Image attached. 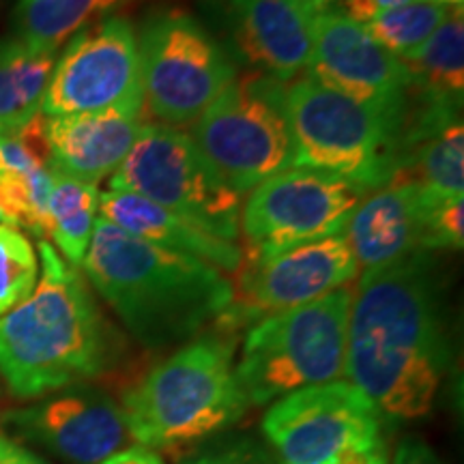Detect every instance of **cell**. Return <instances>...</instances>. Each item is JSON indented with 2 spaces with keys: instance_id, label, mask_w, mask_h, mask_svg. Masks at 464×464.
<instances>
[{
  "instance_id": "obj_35",
  "label": "cell",
  "mask_w": 464,
  "mask_h": 464,
  "mask_svg": "<svg viewBox=\"0 0 464 464\" xmlns=\"http://www.w3.org/2000/svg\"><path fill=\"white\" fill-rule=\"evenodd\" d=\"M307 3H310V7L314 11H323L327 9L329 3H334V0H307Z\"/></svg>"
},
{
  "instance_id": "obj_28",
  "label": "cell",
  "mask_w": 464,
  "mask_h": 464,
  "mask_svg": "<svg viewBox=\"0 0 464 464\" xmlns=\"http://www.w3.org/2000/svg\"><path fill=\"white\" fill-rule=\"evenodd\" d=\"M188 464H280L274 451L252 439H239L207 451Z\"/></svg>"
},
{
  "instance_id": "obj_5",
  "label": "cell",
  "mask_w": 464,
  "mask_h": 464,
  "mask_svg": "<svg viewBox=\"0 0 464 464\" xmlns=\"http://www.w3.org/2000/svg\"><path fill=\"white\" fill-rule=\"evenodd\" d=\"M295 166L381 189L402 166L404 112H392L324 89L310 75L286 86Z\"/></svg>"
},
{
  "instance_id": "obj_14",
  "label": "cell",
  "mask_w": 464,
  "mask_h": 464,
  "mask_svg": "<svg viewBox=\"0 0 464 464\" xmlns=\"http://www.w3.org/2000/svg\"><path fill=\"white\" fill-rule=\"evenodd\" d=\"M310 78L351 100L404 112L411 78L404 63L385 50L342 11L323 9L314 17Z\"/></svg>"
},
{
  "instance_id": "obj_33",
  "label": "cell",
  "mask_w": 464,
  "mask_h": 464,
  "mask_svg": "<svg viewBox=\"0 0 464 464\" xmlns=\"http://www.w3.org/2000/svg\"><path fill=\"white\" fill-rule=\"evenodd\" d=\"M102 464H164L158 454L144 448H125Z\"/></svg>"
},
{
  "instance_id": "obj_23",
  "label": "cell",
  "mask_w": 464,
  "mask_h": 464,
  "mask_svg": "<svg viewBox=\"0 0 464 464\" xmlns=\"http://www.w3.org/2000/svg\"><path fill=\"white\" fill-rule=\"evenodd\" d=\"M97 208H100L97 185L69 179L65 174L52 170L48 200L50 237L72 266L82 265L97 222Z\"/></svg>"
},
{
  "instance_id": "obj_4",
  "label": "cell",
  "mask_w": 464,
  "mask_h": 464,
  "mask_svg": "<svg viewBox=\"0 0 464 464\" xmlns=\"http://www.w3.org/2000/svg\"><path fill=\"white\" fill-rule=\"evenodd\" d=\"M232 357V332H211L155 365L121 400L130 437L144 450H166L239 421L249 402Z\"/></svg>"
},
{
  "instance_id": "obj_21",
  "label": "cell",
  "mask_w": 464,
  "mask_h": 464,
  "mask_svg": "<svg viewBox=\"0 0 464 464\" xmlns=\"http://www.w3.org/2000/svg\"><path fill=\"white\" fill-rule=\"evenodd\" d=\"M56 54L0 44V136H11L42 112Z\"/></svg>"
},
{
  "instance_id": "obj_19",
  "label": "cell",
  "mask_w": 464,
  "mask_h": 464,
  "mask_svg": "<svg viewBox=\"0 0 464 464\" xmlns=\"http://www.w3.org/2000/svg\"><path fill=\"white\" fill-rule=\"evenodd\" d=\"M100 211L103 219L138 237V239L170 249V252L200 258L218 266L219 271L235 274L241 265L243 252L239 247L194 228L181 218L166 211L164 207L155 205V202L142 198V196L108 189L100 194Z\"/></svg>"
},
{
  "instance_id": "obj_11",
  "label": "cell",
  "mask_w": 464,
  "mask_h": 464,
  "mask_svg": "<svg viewBox=\"0 0 464 464\" xmlns=\"http://www.w3.org/2000/svg\"><path fill=\"white\" fill-rule=\"evenodd\" d=\"M142 106L136 33L125 17H106L73 34L52 72L42 112L50 119L106 110L140 116Z\"/></svg>"
},
{
  "instance_id": "obj_2",
  "label": "cell",
  "mask_w": 464,
  "mask_h": 464,
  "mask_svg": "<svg viewBox=\"0 0 464 464\" xmlns=\"http://www.w3.org/2000/svg\"><path fill=\"white\" fill-rule=\"evenodd\" d=\"M82 265L92 288L147 348L196 338L235 297L218 266L138 239L103 218H97Z\"/></svg>"
},
{
  "instance_id": "obj_25",
  "label": "cell",
  "mask_w": 464,
  "mask_h": 464,
  "mask_svg": "<svg viewBox=\"0 0 464 464\" xmlns=\"http://www.w3.org/2000/svg\"><path fill=\"white\" fill-rule=\"evenodd\" d=\"M448 5L434 0H420L406 7L385 9L365 26L382 48L390 50L398 58H404L420 50L437 28L448 20Z\"/></svg>"
},
{
  "instance_id": "obj_16",
  "label": "cell",
  "mask_w": 464,
  "mask_h": 464,
  "mask_svg": "<svg viewBox=\"0 0 464 464\" xmlns=\"http://www.w3.org/2000/svg\"><path fill=\"white\" fill-rule=\"evenodd\" d=\"M439 198L443 196L417 183H390L363 200L344 230L359 269L370 271L421 249L428 252V218Z\"/></svg>"
},
{
  "instance_id": "obj_24",
  "label": "cell",
  "mask_w": 464,
  "mask_h": 464,
  "mask_svg": "<svg viewBox=\"0 0 464 464\" xmlns=\"http://www.w3.org/2000/svg\"><path fill=\"white\" fill-rule=\"evenodd\" d=\"M390 183H417L432 194L451 198L464 191V127L462 119L420 144L402 161ZM387 183V185H390Z\"/></svg>"
},
{
  "instance_id": "obj_30",
  "label": "cell",
  "mask_w": 464,
  "mask_h": 464,
  "mask_svg": "<svg viewBox=\"0 0 464 464\" xmlns=\"http://www.w3.org/2000/svg\"><path fill=\"white\" fill-rule=\"evenodd\" d=\"M324 464H387V456L382 445H376V448L342 451Z\"/></svg>"
},
{
  "instance_id": "obj_32",
  "label": "cell",
  "mask_w": 464,
  "mask_h": 464,
  "mask_svg": "<svg viewBox=\"0 0 464 464\" xmlns=\"http://www.w3.org/2000/svg\"><path fill=\"white\" fill-rule=\"evenodd\" d=\"M0 462L3 464H44L31 451L20 448L14 440L0 437Z\"/></svg>"
},
{
  "instance_id": "obj_13",
  "label": "cell",
  "mask_w": 464,
  "mask_h": 464,
  "mask_svg": "<svg viewBox=\"0 0 464 464\" xmlns=\"http://www.w3.org/2000/svg\"><path fill=\"white\" fill-rule=\"evenodd\" d=\"M235 297L219 316L224 324L247 323L256 314L305 305L346 286L359 274V265L344 235L304 243L274 256H241Z\"/></svg>"
},
{
  "instance_id": "obj_29",
  "label": "cell",
  "mask_w": 464,
  "mask_h": 464,
  "mask_svg": "<svg viewBox=\"0 0 464 464\" xmlns=\"http://www.w3.org/2000/svg\"><path fill=\"white\" fill-rule=\"evenodd\" d=\"M390 464H440V460L421 439H404L393 451Z\"/></svg>"
},
{
  "instance_id": "obj_36",
  "label": "cell",
  "mask_w": 464,
  "mask_h": 464,
  "mask_svg": "<svg viewBox=\"0 0 464 464\" xmlns=\"http://www.w3.org/2000/svg\"><path fill=\"white\" fill-rule=\"evenodd\" d=\"M434 3H440V5H460L462 3V0H434Z\"/></svg>"
},
{
  "instance_id": "obj_8",
  "label": "cell",
  "mask_w": 464,
  "mask_h": 464,
  "mask_svg": "<svg viewBox=\"0 0 464 464\" xmlns=\"http://www.w3.org/2000/svg\"><path fill=\"white\" fill-rule=\"evenodd\" d=\"M110 189L142 196L216 239L239 237L241 196L177 127L142 125Z\"/></svg>"
},
{
  "instance_id": "obj_37",
  "label": "cell",
  "mask_w": 464,
  "mask_h": 464,
  "mask_svg": "<svg viewBox=\"0 0 464 464\" xmlns=\"http://www.w3.org/2000/svg\"><path fill=\"white\" fill-rule=\"evenodd\" d=\"M0 226H7V224H5V218H3V213H0Z\"/></svg>"
},
{
  "instance_id": "obj_7",
  "label": "cell",
  "mask_w": 464,
  "mask_h": 464,
  "mask_svg": "<svg viewBox=\"0 0 464 464\" xmlns=\"http://www.w3.org/2000/svg\"><path fill=\"white\" fill-rule=\"evenodd\" d=\"M191 138L226 185L249 194L295 166L286 82L260 69L235 75L196 119Z\"/></svg>"
},
{
  "instance_id": "obj_38",
  "label": "cell",
  "mask_w": 464,
  "mask_h": 464,
  "mask_svg": "<svg viewBox=\"0 0 464 464\" xmlns=\"http://www.w3.org/2000/svg\"><path fill=\"white\" fill-rule=\"evenodd\" d=\"M0 464H3V462H0Z\"/></svg>"
},
{
  "instance_id": "obj_12",
  "label": "cell",
  "mask_w": 464,
  "mask_h": 464,
  "mask_svg": "<svg viewBox=\"0 0 464 464\" xmlns=\"http://www.w3.org/2000/svg\"><path fill=\"white\" fill-rule=\"evenodd\" d=\"M382 417L348 381L312 385L276 400L263 432L280 464H324L342 451L382 445Z\"/></svg>"
},
{
  "instance_id": "obj_34",
  "label": "cell",
  "mask_w": 464,
  "mask_h": 464,
  "mask_svg": "<svg viewBox=\"0 0 464 464\" xmlns=\"http://www.w3.org/2000/svg\"><path fill=\"white\" fill-rule=\"evenodd\" d=\"M376 5H379L381 11L385 9H396V7H406V5H413V3H420V0H374Z\"/></svg>"
},
{
  "instance_id": "obj_3",
  "label": "cell",
  "mask_w": 464,
  "mask_h": 464,
  "mask_svg": "<svg viewBox=\"0 0 464 464\" xmlns=\"http://www.w3.org/2000/svg\"><path fill=\"white\" fill-rule=\"evenodd\" d=\"M42 280L0 316V374L17 398H39L100 376L112 338L91 288L48 241L39 243Z\"/></svg>"
},
{
  "instance_id": "obj_20",
  "label": "cell",
  "mask_w": 464,
  "mask_h": 464,
  "mask_svg": "<svg viewBox=\"0 0 464 464\" xmlns=\"http://www.w3.org/2000/svg\"><path fill=\"white\" fill-rule=\"evenodd\" d=\"M409 72V91L445 106H462L464 89V22L462 9H450L448 20L437 33L415 50L400 58Z\"/></svg>"
},
{
  "instance_id": "obj_26",
  "label": "cell",
  "mask_w": 464,
  "mask_h": 464,
  "mask_svg": "<svg viewBox=\"0 0 464 464\" xmlns=\"http://www.w3.org/2000/svg\"><path fill=\"white\" fill-rule=\"evenodd\" d=\"M39 263L31 241L17 228L0 226V316L31 297Z\"/></svg>"
},
{
  "instance_id": "obj_9",
  "label": "cell",
  "mask_w": 464,
  "mask_h": 464,
  "mask_svg": "<svg viewBox=\"0 0 464 464\" xmlns=\"http://www.w3.org/2000/svg\"><path fill=\"white\" fill-rule=\"evenodd\" d=\"M368 189L344 177L293 166L249 191L239 228L246 256L265 258L304 243L344 235Z\"/></svg>"
},
{
  "instance_id": "obj_27",
  "label": "cell",
  "mask_w": 464,
  "mask_h": 464,
  "mask_svg": "<svg viewBox=\"0 0 464 464\" xmlns=\"http://www.w3.org/2000/svg\"><path fill=\"white\" fill-rule=\"evenodd\" d=\"M464 200L462 196L439 198L430 208L428 218V243L426 249H462L464 246Z\"/></svg>"
},
{
  "instance_id": "obj_1",
  "label": "cell",
  "mask_w": 464,
  "mask_h": 464,
  "mask_svg": "<svg viewBox=\"0 0 464 464\" xmlns=\"http://www.w3.org/2000/svg\"><path fill=\"white\" fill-rule=\"evenodd\" d=\"M450 362L428 252L363 271L348 312L344 376L382 420L430 413Z\"/></svg>"
},
{
  "instance_id": "obj_22",
  "label": "cell",
  "mask_w": 464,
  "mask_h": 464,
  "mask_svg": "<svg viewBox=\"0 0 464 464\" xmlns=\"http://www.w3.org/2000/svg\"><path fill=\"white\" fill-rule=\"evenodd\" d=\"M121 0H20L15 11L17 42L31 52L56 54L69 37L112 11Z\"/></svg>"
},
{
  "instance_id": "obj_6",
  "label": "cell",
  "mask_w": 464,
  "mask_h": 464,
  "mask_svg": "<svg viewBox=\"0 0 464 464\" xmlns=\"http://www.w3.org/2000/svg\"><path fill=\"white\" fill-rule=\"evenodd\" d=\"M351 299V288H335L305 305L265 316L249 329L235 365L249 404L276 402L344 376Z\"/></svg>"
},
{
  "instance_id": "obj_31",
  "label": "cell",
  "mask_w": 464,
  "mask_h": 464,
  "mask_svg": "<svg viewBox=\"0 0 464 464\" xmlns=\"http://www.w3.org/2000/svg\"><path fill=\"white\" fill-rule=\"evenodd\" d=\"M344 15L362 26H368L381 14V7L374 0H344Z\"/></svg>"
},
{
  "instance_id": "obj_18",
  "label": "cell",
  "mask_w": 464,
  "mask_h": 464,
  "mask_svg": "<svg viewBox=\"0 0 464 464\" xmlns=\"http://www.w3.org/2000/svg\"><path fill=\"white\" fill-rule=\"evenodd\" d=\"M140 130V116L116 110L48 116L50 168L69 179L97 185L119 170Z\"/></svg>"
},
{
  "instance_id": "obj_17",
  "label": "cell",
  "mask_w": 464,
  "mask_h": 464,
  "mask_svg": "<svg viewBox=\"0 0 464 464\" xmlns=\"http://www.w3.org/2000/svg\"><path fill=\"white\" fill-rule=\"evenodd\" d=\"M235 42L252 65L286 82L307 67L314 17L307 0H230Z\"/></svg>"
},
{
  "instance_id": "obj_15",
  "label": "cell",
  "mask_w": 464,
  "mask_h": 464,
  "mask_svg": "<svg viewBox=\"0 0 464 464\" xmlns=\"http://www.w3.org/2000/svg\"><path fill=\"white\" fill-rule=\"evenodd\" d=\"M11 428L69 464H102L130 443V430L112 398L75 390L7 415Z\"/></svg>"
},
{
  "instance_id": "obj_10",
  "label": "cell",
  "mask_w": 464,
  "mask_h": 464,
  "mask_svg": "<svg viewBox=\"0 0 464 464\" xmlns=\"http://www.w3.org/2000/svg\"><path fill=\"white\" fill-rule=\"evenodd\" d=\"M138 52L149 110L170 127L194 123L237 75L218 39L181 11L144 22Z\"/></svg>"
}]
</instances>
